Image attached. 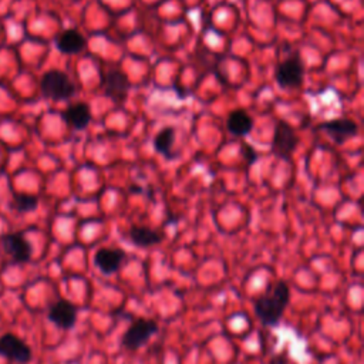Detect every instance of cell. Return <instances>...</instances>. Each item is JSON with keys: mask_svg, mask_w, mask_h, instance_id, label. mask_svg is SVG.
Masks as SVG:
<instances>
[{"mask_svg": "<svg viewBox=\"0 0 364 364\" xmlns=\"http://www.w3.org/2000/svg\"><path fill=\"white\" fill-rule=\"evenodd\" d=\"M290 296L292 293L289 285L283 280H279L271 293L261 296L255 301L254 308L259 322L264 326H276L280 322L286 308L289 306Z\"/></svg>", "mask_w": 364, "mask_h": 364, "instance_id": "cell-1", "label": "cell"}, {"mask_svg": "<svg viewBox=\"0 0 364 364\" xmlns=\"http://www.w3.org/2000/svg\"><path fill=\"white\" fill-rule=\"evenodd\" d=\"M40 90L44 97L56 101L69 100L76 94V86L69 76L60 70H48L40 82Z\"/></svg>", "mask_w": 364, "mask_h": 364, "instance_id": "cell-2", "label": "cell"}, {"mask_svg": "<svg viewBox=\"0 0 364 364\" xmlns=\"http://www.w3.org/2000/svg\"><path fill=\"white\" fill-rule=\"evenodd\" d=\"M158 333V323L151 319H138L131 323L121 339V344L129 351H137Z\"/></svg>", "mask_w": 364, "mask_h": 364, "instance_id": "cell-3", "label": "cell"}, {"mask_svg": "<svg viewBox=\"0 0 364 364\" xmlns=\"http://www.w3.org/2000/svg\"><path fill=\"white\" fill-rule=\"evenodd\" d=\"M275 79L282 89H297L305 79V65L299 53L285 58L276 67Z\"/></svg>", "mask_w": 364, "mask_h": 364, "instance_id": "cell-4", "label": "cell"}, {"mask_svg": "<svg viewBox=\"0 0 364 364\" xmlns=\"http://www.w3.org/2000/svg\"><path fill=\"white\" fill-rule=\"evenodd\" d=\"M79 316V309L67 299H58L48 309V320L58 329L70 330L76 326Z\"/></svg>", "mask_w": 364, "mask_h": 364, "instance_id": "cell-5", "label": "cell"}, {"mask_svg": "<svg viewBox=\"0 0 364 364\" xmlns=\"http://www.w3.org/2000/svg\"><path fill=\"white\" fill-rule=\"evenodd\" d=\"M0 354L18 364H27L33 357L30 346L13 333H5L4 336H0Z\"/></svg>", "mask_w": 364, "mask_h": 364, "instance_id": "cell-6", "label": "cell"}, {"mask_svg": "<svg viewBox=\"0 0 364 364\" xmlns=\"http://www.w3.org/2000/svg\"><path fill=\"white\" fill-rule=\"evenodd\" d=\"M297 144V136L294 129L287 121H278L275 127L273 141H272V152L279 158H290Z\"/></svg>", "mask_w": 364, "mask_h": 364, "instance_id": "cell-7", "label": "cell"}, {"mask_svg": "<svg viewBox=\"0 0 364 364\" xmlns=\"http://www.w3.org/2000/svg\"><path fill=\"white\" fill-rule=\"evenodd\" d=\"M101 87L107 97L115 103H123L129 94L131 83L129 76L119 70H112L101 77Z\"/></svg>", "mask_w": 364, "mask_h": 364, "instance_id": "cell-8", "label": "cell"}, {"mask_svg": "<svg viewBox=\"0 0 364 364\" xmlns=\"http://www.w3.org/2000/svg\"><path fill=\"white\" fill-rule=\"evenodd\" d=\"M5 252L13 264H27L33 255V247L22 233H8L2 238Z\"/></svg>", "mask_w": 364, "mask_h": 364, "instance_id": "cell-9", "label": "cell"}, {"mask_svg": "<svg viewBox=\"0 0 364 364\" xmlns=\"http://www.w3.org/2000/svg\"><path fill=\"white\" fill-rule=\"evenodd\" d=\"M127 255L118 248H100L94 255V266L105 276H111L123 266Z\"/></svg>", "mask_w": 364, "mask_h": 364, "instance_id": "cell-10", "label": "cell"}, {"mask_svg": "<svg viewBox=\"0 0 364 364\" xmlns=\"http://www.w3.org/2000/svg\"><path fill=\"white\" fill-rule=\"evenodd\" d=\"M319 130L326 131L336 144H344L347 140L357 136L358 126L353 119L349 118H336L332 121H326L319 126Z\"/></svg>", "mask_w": 364, "mask_h": 364, "instance_id": "cell-11", "label": "cell"}, {"mask_svg": "<svg viewBox=\"0 0 364 364\" xmlns=\"http://www.w3.org/2000/svg\"><path fill=\"white\" fill-rule=\"evenodd\" d=\"M63 119L66 123L73 127L74 130H84L89 127L91 121V110L87 103H74L72 104L65 112H63Z\"/></svg>", "mask_w": 364, "mask_h": 364, "instance_id": "cell-12", "label": "cell"}, {"mask_svg": "<svg viewBox=\"0 0 364 364\" xmlns=\"http://www.w3.org/2000/svg\"><path fill=\"white\" fill-rule=\"evenodd\" d=\"M129 239L133 245L138 248H151L161 244L164 235L160 230L151 229L148 226H133L129 233Z\"/></svg>", "mask_w": 364, "mask_h": 364, "instance_id": "cell-13", "label": "cell"}, {"mask_svg": "<svg viewBox=\"0 0 364 364\" xmlns=\"http://www.w3.org/2000/svg\"><path fill=\"white\" fill-rule=\"evenodd\" d=\"M228 131L233 136H248L254 129L252 117L244 110H235L228 115L226 121Z\"/></svg>", "mask_w": 364, "mask_h": 364, "instance_id": "cell-14", "label": "cell"}, {"mask_svg": "<svg viewBox=\"0 0 364 364\" xmlns=\"http://www.w3.org/2000/svg\"><path fill=\"white\" fill-rule=\"evenodd\" d=\"M56 46L60 51L65 53V54H77V53H82L86 48L87 41L80 32L66 30L57 37Z\"/></svg>", "mask_w": 364, "mask_h": 364, "instance_id": "cell-15", "label": "cell"}, {"mask_svg": "<svg viewBox=\"0 0 364 364\" xmlns=\"http://www.w3.org/2000/svg\"><path fill=\"white\" fill-rule=\"evenodd\" d=\"M175 137H176V133H175L174 127H164L154 138L155 151L165 157H169L171 150L175 143Z\"/></svg>", "mask_w": 364, "mask_h": 364, "instance_id": "cell-16", "label": "cell"}, {"mask_svg": "<svg viewBox=\"0 0 364 364\" xmlns=\"http://www.w3.org/2000/svg\"><path fill=\"white\" fill-rule=\"evenodd\" d=\"M13 205L19 212L26 214V212H32V211L37 209L39 200H37V197L30 195V194H15Z\"/></svg>", "mask_w": 364, "mask_h": 364, "instance_id": "cell-17", "label": "cell"}]
</instances>
